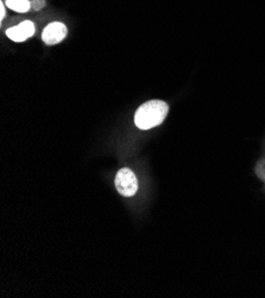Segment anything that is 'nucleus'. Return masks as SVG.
<instances>
[{
  "label": "nucleus",
  "mask_w": 265,
  "mask_h": 298,
  "mask_svg": "<svg viewBox=\"0 0 265 298\" xmlns=\"http://www.w3.org/2000/svg\"><path fill=\"white\" fill-rule=\"evenodd\" d=\"M67 36V26L63 23L54 22L43 30L42 39L45 44L54 45L62 42Z\"/></svg>",
  "instance_id": "7ed1b4c3"
},
{
  "label": "nucleus",
  "mask_w": 265,
  "mask_h": 298,
  "mask_svg": "<svg viewBox=\"0 0 265 298\" xmlns=\"http://www.w3.org/2000/svg\"><path fill=\"white\" fill-rule=\"evenodd\" d=\"M6 6L17 12H28L31 8V3L29 0H6Z\"/></svg>",
  "instance_id": "39448f33"
},
{
  "label": "nucleus",
  "mask_w": 265,
  "mask_h": 298,
  "mask_svg": "<svg viewBox=\"0 0 265 298\" xmlns=\"http://www.w3.org/2000/svg\"><path fill=\"white\" fill-rule=\"evenodd\" d=\"M31 6L33 8L35 11H39L42 8H44L45 5V0H31Z\"/></svg>",
  "instance_id": "423d86ee"
},
{
  "label": "nucleus",
  "mask_w": 265,
  "mask_h": 298,
  "mask_svg": "<svg viewBox=\"0 0 265 298\" xmlns=\"http://www.w3.org/2000/svg\"><path fill=\"white\" fill-rule=\"evenodd\" d=\"M169 112V106L162 100H151L143 103L135 114V124L140 130H150L161 125Z\"/></svg>",
  "instance_id": "f257e3e1"
},
{
  "label": "nucleus",
  "mask_w": 265,
  "mask_h": 298,
  "mask_svg": "<svg viewBox=\"0 0 265 298\" xmlns=\"http://www.w3.org/2000/svg\"><path fill=\"white\" fill-rule=\"evenodd\" d=\"M116 188L122 196L132 197L138 190V181L132 170L123 167L117 172Z\"/></svg>",
  "instance_id": "f03ea898"
},
{
  "label": "nucleus",
  "mask_w": 265,
  "mask_h": 298,
  "mask_svg": "<svg viewBox=\"0 0 265 298\" xmlns=\"http://www.w3.org/2000/svg\"><path fill=\"white\" fill-rule=\"evenodd\" d=\"M35 33V25L32 22L25 21L19 25L6 30V35L15 42H24Z\"/></svg>",
  "instance_id": "20e7f679"
},
{
  "label": "nucleus",
  "mask_w": 265,
  "mask_h": 298,
  "mask_svg": "<svg viewBox=\"0 0 265 298\" xmlns=\"http://www.w3.org/2000/svg\"><path fill=\"white\" fill-rule=\"evenodd\" d=\"M5 17V8H4V3H0V19H3Z\"/></svg>",
  "instance_id": "0eeeda50"
}]
</instances>
